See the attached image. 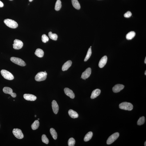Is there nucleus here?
Wrapping results in <instances>:
<instances>
[{
	"mask_svg": "<svg viewBox=\"0 0 146 146\" xmlns=\"http://www.w3.org/2000/svg\"><path fill=\"white\" fill-rule=\"evenodd\" d=\"M4 23L8 27L12 28H15L18 26V24L15 21L9 19H5L4 21Z\"/></svg>",
	"mask_w": 146,
	"mask_h": 146,
	"instance_id": "obj_1",
	"label": "nucleus"
},
{
	"mask_svg": "<svg viewBox=\"0 0 146 146\" xmlns=\"http://www.w3.org/2000/svg\"><path fill=\"white\" fill-rule=\"evenodd\" d=\"M119 108L121 109L131 111L133 108V106L131 103L127 102H123L119 105Z\"/></svg>",
	"mask_w": 146,
	"mask_h": 146,
	"instance_id": "obj_2",
	"label": "nucleus"
},
{
	"mask_svg": "<svg viewBox=\"0 0 146 146\" xmlns=\"http://www.w3.org/2000/svg\"><path fill=\"white\" fill-rule=\"evenodd\" d=\"M47 74L44 72H40L38 73L35 77V80L37 81H44L46 78Z\"/></svg>",
	"mask_w": 146,
	"mask_h": 146,
	"instance_id": "obj_3",
	"label": "nucleus"
},
{
	"mask_svg": "<svg viewBox=\"0 0 146 146\" xmlns=\"http://www.w3.org/2000/svg\"><path fill=\"white\" fill-rule=\"evenodd\" d=\"M2 75L4 79L9 80H12L14 79V77L11 73L5 70H2L1 71Z\"/></svg>",
	"mask_w": 146,
	"mask_h": 146,
	"instance_id": "obj_4",
	"label": "nucleus"
},
{
	"mask_svg": "<svg viewBox=\"0 0 146 146\" xmlns=\"http://www.w3.org/2000/svg\"><path fill=\"white\" fill-rule=\"evenodd\" d=\"M10 60L13 63L21 66H24L26 65V63L23 60L19 58L12 57L11 58Z\"/></svg>",
	"mask_w": 146,
	"mask_h": 146,
	"instance_id": "obj_5",
	"label": "nucleus"
},
{
	"mask_svg": "<svg viewBox=\"0 0 146 146\" xmlns=\"http://www.w3.org/2000/svg\"><path fill=\"white\" fill-rule=\"evenodd\" d=\"M119 136V133L118 132L112 134L108 138L107 141V144L108 145H110L113 143L117 138Z\"/></svg>",
	"mask_w": 146,
	"mask_h": 146,
	"instance_id": "obj_6",
	"label": "nucleus"
},
{
	"mask_svg": "<svg viewBox=\"0 0 146 146\" xmlns=\"http://www.w3.org/2000/svg\"><path fill=\"white\" fill-rule=\"evenodd\" d=\"M12 133L16 138L19 139H21L24 138L23 134L20 129H14L12 131Z\"/></svg>",
	"mask_w": 146,
	"mask_h": 146,
	"instance_id": "obj_7",
	"label": "nucleus"
},
{
	"mask_svg": "<svg viewBox=\"0 0 146 146\" xmlns=\"http://www.w3.org/2000/svg\"><path fill=\"white\" fill-rule=\"evenodd\" d=\"M14 43L13 48L14 49L16 50L21 49L23 45V42L21 41L18 39H15L14 40Z\"/></svg>",
	"mask_w": 146,
	"mask_h": 146,
	"instance_id": "obj_8",
	"label": "nucleus"
},
{
	"mask_svg": "<svg viewBox=\"0 0 146 146\" xmlns=\"http://www.w3.org/2000/svg\"><path fill=\"white\" fill-rule=\"evenodd\" d=\"M91 69L90 68H88L84 71L81 75V78L85 80L89 77L91 74Z\"/></svg>",
	"mask_w": 146,
	"mask_h": 146,
	"instance_id": "obj_9",
	"label": "nucleus"
},
{
	"mask_svg": "<svg viewBox=\"0 0 146 146\" xmlns=\"http://www.w3.org/2000/svg\"><path fill=\"white\" fill-rule=\"evenodd\" d=\"M3 91L4 93L10 94L12 96L15 98L16 96V94L15 93H13L11 88L8 87H5L3 88Z\"/></svg>",
	"mask_w": 146,
	"mask_h": 146,
	"instance_id": "obj_10",
	"label": "nucleus"
},
{
	"mask_svg": "<svg viewBox=\"0 0 146 146\" xmlns=\"http://www.w3.org/2000/svg\"><path fill=\"white\" fill-rule=\"evenodd\" d=\"M64 91L66 95L70 97L71 99L74 98L75 96L72 90L68 88H65L64 89Z\"/></svg>",
	"mask_w": 146,
	"mask_h": 146,
	"instance_id": "obj_11",
	"label": "nucleus"
},
{
	"mask_svg": "<svg viewBox=\"0 0 146 146\" xmlns=\"http://www.w3.org/2000/svg\"><path fill=\"white\" fill-rule=\"evenodd\" d=\"M24 98L26 100L30 101H34L37 99V97L32 94H25L23 95Z\"/></svg>",
	"mask_w": 146,
	"mask_h": 146,
	"instance_id": "obj_12",
	"label": "nucleus"
},
{
	"mask_svg": "<svg viewBox=\"0 0 146 146\" xmlns=\"http://www.w3.org/2000/svg\"><path fill=\"white\" fill-rule=\"evenodd\" d=\"M124 85L121 84H117L114 86L112 88L114 92L117 93L122 90L124 88Z\"/></svg>",
	"mask_w": 146,
	"mask_h": 146,
	"instance_id": "obj_13",
	"label": "nucleus"
},
{
	"mask_svg": "<svg viewBox=\"0 0 146 146\" xmlns=\"http://www.w3.org/2000/svg\"><path fill=\"white\" fill-rule=\"evenodd\" d=\"M108 58L106 56H105L101 58L100 61L99 66L100 68H102L106 65L107 61Z\"/></svg>",
	"mask_w": 146,
	"mask_h": 146,
	"instance_id": "obj_14",
	"label": "nucleus"
},
{
	"mask_svg": "<svg viewBox=\"0 0 146 146\" xmlns=\"http://www.w3.org/2000/svg\"><path fill=\"white\" fill-rule=\"evenodd\" d=\"M52 107L53 112L55 114H57L59 110V106L56 101H53L52 102Z\"/></svg>",
	"mask_w": 146,
	"mask_h": 146,
	"instance_id": "obj_15",
	"label": "nucleus"
},
{
	"mask_svg": "<svg viewBox=\"0 0 146 146\" xmlns=\"http://www.w3.org/2000/svg\"><path fill=\"white\" fill-rule=\"evenodd\" d=\"M101 93V90L99 89H97L94 90L92 92L91 98L93 99L95 98L98 96Z\"/></svg>",
	"mask_w": 146,
	"mask_h": 146,
	"instance_id": "obj_16",
	"label": "nucleus"
},
{
	"mask_svg": "<svg viewBox=\"0 0 146 146\" xmlns=\"http://www.w3.org/2000/svg\"><path fill=\"white\" fill-rule=\"evenodd\" d=\"M72 62L71 60H69L64 64L62 67V71H64L67 70L69 67L72 65Z\"/></svg>",
	"mask_w": 146,
	"mask_h": 146,
	"instance_id": "obj_17",
	"label": "nucleus"
},
{
	"mask_svg": "<svg viewBox=\"0 0 146 146\" xmlns=\"http://www.w3.org/2000/svg\"><path fill=\"white\" fill-rule=\"evenodd\" d=\"M68 113L69 116L71 118L73 119L77 118L79 116V115L77 113L72 109L69 110Z\"/></svg>",
	"mask_w": 146,
	"mask_h": 146,
	"instance_id": "obj_18",
	"label": "nucleus"
},
{
	"mask_svg": "<svg viewBox=\"0 0 146 146\" xmlns=\"http://www.w3.org/2000/svg\"><path fill=\"white\" fill-rule=\"evenodd\" d=\"M35 54L39 58H41L43 56L44 52L43 50L40 49H37L35 51Z\"/></svg>",
	"mask_w": 146,
	"mask_h": 146,
	"instance_id": "obj_19",
	"label": "nucleus"
},
{
	"mask_svg": "<svg viewBox=\"0 0 146 146\" xmlns=\"http://www.w3.org/2000/svg\"><path fill=\"white\" fill-rule=\"evenodd\" d=\"M73 6L77 9L79 10L81 8V6L77 0H72Z\"/></svg>",
	"mask_w": 146,
	"mask_h": 146,
	"instance_id": "obj_20",
	"label": "nucleus"
},
{
	"mask_svg": "<svg viewBox=\"0 0 146 146\" xmlns=\"http://www.w3.org/2000/svg\"><path fill=\"white\" fill-rule=\"evenodd\" d=\"M135 35H136V33L134 31L130 32L126 35V38L127 40H131L134 38Z\"/></svg>",
	"mask_w": 146,
	"mask_h": 146,
	"instance_id": "obj_21",
	"label": "nucleus"
},
{
	"mask_svg": "<svg viewBox=\"0 0 146 146\" xmlns=\"http://www.w3.org/2000/svg\"><path fill=\"white\" fill-rule=\"evenodd\" d=\"M93 133L91 131L89 132L85 135L84 138L85 142H88L92 138Z\"/></svg>",
	"mask_w": 146,
	"mask_h": 146,
	"instance_id": "obj_22",
	"label": "nucleus"
},
{
	"mask_svg": "<svg viewBox=\"0 0 146 146\" xmlns=\"http://www.w3.org/2000/svg\"><path fill=\"white\" fill-rule=\"evenodd\" d=\"M39 124L38 120H35L31 125L32 129L33 130H36L38 128Z\"/></svg>",
	"mask_w": 146,
	"mask_h": 146,
	"instance_id": "obj_23",
	"label": "nucleus"
},
{
	"mask_svg": "<svg viewBox=\"0 0 146 146\" xmlns=\"http://www.w3.org/2000/svg\"><path fill=\"white\" fill-rule=\"evenodd\" d=\"M50 134L54 139L56 140L57 138L58 134L55 130L53 128H51L50 130Z\"/></svg>",
	"mask_w": 146,
	"mask_h": 146,
	"instance_id": "obj_24",
	"label": "nucleus"
},
{
	"mask_svg": "<svg viewBox=\"0 0 146 146\" xmlns=\"http://www.w3.org/2000/svg\"><path fill=\"white\" fill-rule=\"evenodd\" d=\"M62 5L61 3L60 0H57L55 4V9L56 11H58L61 8Z\"/></svg>",
	"mask_w": 146,
	"mask_h": 146,
	"instance_id": "obj_25",
	"label": "nucleus"
},
{
	"mask_svg": "<svg viewBox=\"0 0 146 146\" xmlns=\"http://www.w3.org/2000/svg\"><path fill=\"white\" fill-rule=\"evenodd\" d=\"M49 35L50 38L51 39L55 41L57 40L58 35L56 34L52 33V32L50 31L49 33Z\"/></svg>",
	"mask_w": 146,
	"mask_h": 146,
	"instance_id": "obj_26",
	"label": "nucleus"
},
{
	"mask_svg": "<svg viewBox=\"0 0 146 146\" xmlns=\"http://www.w3.org/2000/svg\"><path fill=\"white\" fill-rule=\"evenodd\" d=\"M145 117L142 116L138 119L137 122V124L138 125L140 126L143 125L145 122Z\"/></svg>",
	"mask_w": 146,
	"mask_h": 146,
	"instance_id": "obj_27",
	"label": "nucleus"
},
{
	"mask_svg": "<svg viewBox=\"0 0 146 146\" xmlns=\"http://www.w3.org/2000/svg\"><path fill=\"white\" fill-rule=\"evenodd\" d=\"M92 53V51L91 48H90L88 50L87 52L86 57L84 61H86L90 58L91 56Z\"/></svg>",
	"mask_w": 146,
	"mask_h": 146,
	"instance_id": "obj_28",
	"label": "nucleus"
},
{
	"mask_svg": "<svg viewBox=\"0 0 146 146\" xmlns=\"http://www.w3.org/2000/svg\"><path fill=\"white\" fill-rule=\"evenodd\" d=\"M42 141L43 143L46 144L49 143V140L46 135L43 134L42 135Z\"/></svg>",
	"mask_w": 146,
	"mask_h": 146,
	"instance_id": "obj_29",
	"label": "nucleus"
},
{
	"mask_svg": "<svg viewBox=\"0 0 146 146\" xmlns=\"http://www.w3.org/2000/svg\"><path fill=\"white\" fill-rule=\"evenodd\" d=\"M75 144V141L73 138H71L69 139L68 145L69 146H74Z\"/></svg>",
	"mask_w": 146,
	"mask_h": 146,
	"instance_id": "obj_30",
	"label": "nucleus"
},
{
	"mask_svg": "<svg viewBox=\"0 0 146 146\" xmlns=\"http://www.w3.org/2000/svg\"><path fill=\"white\" fill-rule=\"evenodd\" d=\"M49 37L45 34H44L42 36V40L44 43H46L49 41Z\"/></svg>",
	"mask_w": 146,
	"mask_h": 146,
	"instance_id": "obj_31",
	"label": "nucleus"
},
{
	"mask_svg": "<svg viewBox=\"0 0 146 146\" xmlns=\"http://www.w3.org/2000/svg\"><path fill=\"white\" fill-rule=\"evenodd\" d=\"M132 15L131 12L130 11H128L124 14V17L129 18Z\"/></svg>",
	"mask_w": 146,
	"mask_h": 146,
	"instance_id": "obj_32",
	"label": "nucleus"
},
{
	"mask_svg": "<svg viewBox=\"0 0 146 146\" xmlns=\"http://www.w3.org/2000/svg\"><path fill=\"white\" fill-rule=\"evenodd\" d=\"M4 6V4L2 2L0 1V8H2Z\"/></svg>",
	"mask_w": 146,
	"mask_h": 146,
	"instance_id": "obj_33",
	"label": "nucleus"
},
{
	"mask_svg": "<svg viewBox=\"0 0 146 146\" xmlns=\"http://www.w3.org/2000/svg\"><path fill=\"white\" fill-rule=\"evenodd\" d=\"M145 64H146V57L145 60Z\"/></svg>",
	"mask_w": 146,
	"mask_h": 146,
	"instance_id": "obj_34",
	"label": "nucleus"
},
{
	"mask_svg": "<svg viewBox=\"0 0 146 146\" xmlns=\"http://www.w3.org/2000/svg\"><path fill=\"white\" fill-rule=\"evenodd\" d=\"M29 1L30 2H32V1L33 0H29Z\"/></svg>",
	"mask_w": 146,
	"mask_h": 146,
	"instance_id": "obj_35",
	"label": "nucleus"
},
{
	"mask_svg": "<svg viewBox=\"0 0 146 146\" xmlns=\"http://www.w3.org/2000/svg\"><path fill=\"white\" fill-rule=\"evenodd\" d=\"M145 146H146V141L145 142Z\"/></svg>",
	"mask_w": 146,
	"mask_h": 146,
	"instance_id": "obj_36",
	"label": "nucleus"
},
{
	"mask_svg": "<svg viewBox=\"0 0 146 146\" xmlns=\"http://www.w3.org/2000/svg\"><path fill=\"white\" fill-rule=\"evenodd\" d=\"M145 75H146V71H145Z\"/></svg>",
	"mask_w": 146,
	"mask_h": 146,
	"instance_id": "obj_37",
	"label": "nucleus"
},
{
	"mask_svg": "<svg viewBox=\"0 0 146 146\" xmlns=\"http://www.w3.org/2000/svg\"><path fill=\"white\" fill-rule=\"evenodd\" d=\"M35 117H36V115H35Z\"/></svg>",
	"mask_w": 146,
	"mask_h": 146,
	"instance_id": "obj_38",
	"label": "nucleus"
},
{
	"mask_svg": "<svg viewBox=\"0 0 146 146\" xmlns=\"http://www.w3.org/2000/svg\"><path fill=\"white\" fill-rule=\"evenodd\" d=\"M38 119V120H40V119H39H39Z\"/></svg>",
	"mask_w": 146,
	"mask_h": 146,
	"instance_id": "obj_39",
	"label": "nucleus"
},
{
	"mask_svg": "<svg viewBox=\"0 0 146 146\" xmlns=\"http://www.w3.org/2000/svg\"><path fill=\"white\" fill-rule=\"evenodd\" d=\"M10 0V1H12V0Z\"/></svg>",
	"mask_w": 146,
	"mask_h": 146,
	"instance_id": "obj_40",
	"label": "nucleus"
},
{
	"mask_svg": "<svg viewBox=\"0 0 146 146\" xmlns=\"http://www.w3.org/2000/svg\"><path fill=\"white\" fill-rule=\"evenodd\" d=\"M91 47H92V46H90V48H91Z\"/></svg>",
	"mask_w": 146,
	"mask_h": 146,
	"instance_id": "obj_41",
	"label": "nucleus"
}]
</instances>
